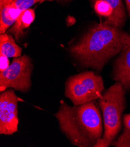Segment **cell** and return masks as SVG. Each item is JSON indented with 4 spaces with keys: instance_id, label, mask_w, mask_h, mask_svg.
I'll return each mask as SVG.
<instances>
[{
    "instance_id": "2",
    "label": "cell",
    "mask_w": 130,
    "mask_h": 147,
    "mask_svg": "<svg viewBox=\"0 0 130 147\" xmlns=\"http://www.w3.org/2000/svg\"><path fill=\"white\" fill-rule=\"evenodd\" d=\"M55 116L63 133L76 146H93L102 137V119L93 101L73 107L63 101Z\"/></svg>"
},
{
    "instance_id": "13",
    "label": "cell",
    "mask_w": 130,
    "mask_h": 147,
    "mask_svg": "<svg viewBox=\"0 0 130 147\" xmlns=\"http://www.w3.org/2000/svg\"><path fill=\"white\" fill-rule=\"evenodd\" d=\"M14 3L21 11H23L29 9L39 1L37 0H14Z\"/></svg>"
},
{
    "instance_id": "7",
    "label": "cell",
    "mask_w": 130,
    "mask_h": 147,
    "mask_svg": "<svg viewBox=\"0 0 130 147\" xmlns=\"http://www.w3.org/2000/svg\"><path fill=\"white\" fill-rule=\"evenodd\" d=\"M101 23L121 28L126 21L122 0H91Z\"/></svg>"
},
{
    "instance_id": "10",
    "label": "cell",
    "mask_w": 130,
    "mask_h": 147,
    "mask_svg": "<svg viewBox=\"0 0 130 147\" xmlns=\"http://www.w3.org/2000/svg\"><path fill=\"white\" fill-rule=\"evenodd\" d=\"M35 18V12L34 9L29 8L23 11L10 29V32L17 40H19L25 34V30L29 27Z\"/></svg>"
},
{
    "instance_id": "16",
    "label": "cell",
    "mask_w": 130,
    "mask_h": 147,
    "mask_svg": "<svg viewBox=\"0 0 130 147\" xmlns=\"http://www.w3.org/2000/svg\"><path fill=\"white\" fill-rule=\"evenodd\" d=\"M39 3H41L45 1H53V0H37ZM57 1H67V0H57Z\"/></svg>"
},
{
    "instance_id": "8",
    "label": "cell",
    "mask_w": 130,
    "mask_h": 147,
    "mask_svg": "<svg viewBox=\"0 0 130 147\" xmlns=\"http://www.w3.org/2000/svg\"><path fill=\"white\" fill-rule=\"evenodd\" d=\"M113 78L121 83L125 90H130V43L114 62Z\"/></svg>"
},
{
    "instance_id": "14",
    "label": "cell",
    "mask_w": 130,
    "mask_h": 147,
    "mask_svg": "<svg viewBox=\"0 0 130 147\" xmlns=\"http://www.w3.org/2000/svg\"><path fill=\"white\" fill-rule=\"evenodd\" d=\"M8 57L0 53V71L6 70L9 65V61Z\"/></svg>"
},
{
    "instance_id": "4",
    "label": "cell",
    "mask_w": 130,
    "mask_h": 147,
    "mask_svg": "<svg viewBox=\"0 0 130 147\" xmlns=\"http://www.w3.org/2000/svg\"><path fill=\"white\" fill-rule=\"evenodd\" d=\"M104 89L102 77L93 71H85L67 80L65 95L74 106H78L99 99Z\"/></svg>"
},
{
    "instance_id": "15",
    "label": "cell",
    "mask_w": 130,
    "mask_h": 147,
    "mask_svg": "<svg viewBox=\"0 0 130 147\" xmlns=\"http://www.w3.org/2000/svg\"><path fill=\"white\" fill-rule=\"evenodd\" d=\"M125 1L127 9V11L128 12L129 21H130V0H125ZM129 31H130V25H129Z\"/></svg>"
},
{
    "instance_id": "6",
    "label": "cell",
    "mask_w": 130,
    "mask_h": 147,
    "mask_svg": "<svg viewBox=\"0 0 130 147\" xmlns=\"http://www.w3.org/2000/svg\"><path fill=\"white\" fill-rule=\"evenodd\" d=\"M22 100L12 89L0 94V134L12 135L18 130V103Z\"/></svg>"
},
{
    "instance_id": "11",
    "label": "cell",
    "mask_w": 130,
    "mask_h": 147,
    "mask_svg": "<svg viewBox=\"0 0 130 147\" xmlns=\"http://www.w3.org/2000/svg\"><path fill=\"white\" fill-rule=\"evenodd\" d=\"M0 52L8 57H17L21 55L22 48L17 45L11 35L1 34Z\"/></svg>"
},
{
    "instance_id": "12",
    "label": "cell",
    "mask_w": 130,
    "mask_h": 147,
    "mask_svg": "<svg viewBox=\"0 0 130 147\" xmlns=\"http://www.w3.org/2000/svg\"><path fill=\"white\" fill-rule=\"evenodd\" d=\"M123 120L124 123L123 133L112 145L116 147H130V113L125 114Z\"/></svg>"
},
{
    "instance_id": "3",
    "label": "cell",
    "mask_w": 130,
    "mask_h": 147,
    "mask_svg": "<svg viewBox=\"0 0 130 147\" xmlns=\"http://www.w3.org/2000/svg\"><path fill=\"white\" fill-rule=\"evenodd\" d=\"M125 89L117 82L110 87L99 99L102 109L105 131L102 137L110 145L121 127L122 115L125 107Z\"/></svg>"
},
{
    "instance_id": "5",
    "label": "cell",
    "mask_w": 130,
    "mask_h": 147,
    "mask_svg": "<svg viewBox=\"0 0 130 147\" xmlns=\"http://www.w3.org/2000/svg\"><path fill=\"white\" fill-rule=\"evenodd\" d=\"M33 65L27 55L15 57L4 71H0V88L4 92L7 88L26 92L32 85Z\"/></svg>"
},
{
    "instance_id": "1",
    "label": "cell",
    "mask_w": 130,
    "mask_h": 147,
    "mask_svg": "<svg viewBox=\"0 0 130 147\" xmlns=\"http://www.w3.org/2000/svg\"><path fill=\"white\" fill-rule=\"evenodd\" d=\"M129 43V35L121 28L100 22L91 28L69 51L83 66L100 71Z\"/></svg>"
},
{
    "instance_id": "9",
    "label": "cell",
    "mask_w": 130,
    "mask_h": 147,
    "mask_svg": "<svg viewBox=\"0 0 130 147\" xmlns=\"http://www.w3.org/2000/svg\"><path fill=\"white\" fill-rule=\"evenodd\" d=\"M0 33L4 34L7 29L15 24L22 12L15 4L14 0H0Z\"/></svg>"
}]
</instances>
